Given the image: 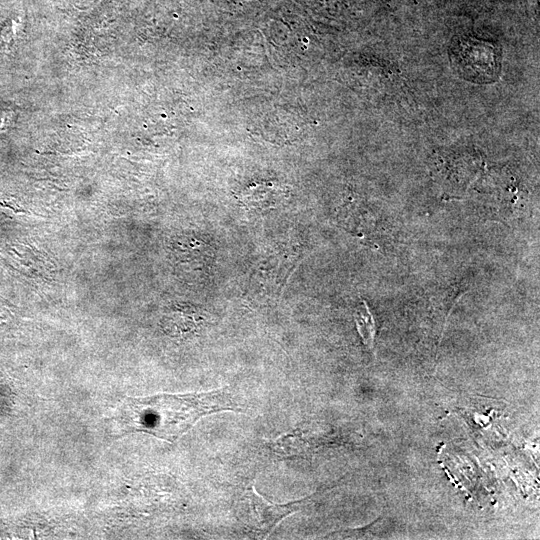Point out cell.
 Returning <instances> with one entry per match:
<instances>
[{
    "instance_id": "obj_4",
    "label": "cell",
    "mask_w": 540,
    "mask_h": 540,
    "mask_svg": "<svg viewBox=\"0 0 540 540\" xmlns=\"http://www.w3.org/2000/svg\"><path fill=\"white\" fill-rule=\"evenodd\" d=\"M354 320L365 345L370 349H374V339L376 333V326L374 318L365 301L358 306L354 312Z\"/></svg>"
},
{
    "instance_id": "obj_3",
    "label": "cell",
    "mask_w": 540,
    "mask_h": 540,
    "mask_svg": "<svg viewBox=\"0 0 540 540\" xmlns=\"http://www.w3.org/2000/svg\"><path fill=\"white\" fill-rule=\"evenodd\" d=\"M285 186L274 183L253 184L238 194V199L250 208L265 209L279 205L286 199Z\"/></svg>"
},
{
    "instance_id": "obj_1",
    "label": "cell",
    "mask_w": 540,
    "mask_h": 540,
    "mask_svg": "<svg viewBox=\"0 0 540 540\" xmlns=\"http://www.w3.org/2000/svg\"><path fill=\"white\" fill-rule=\"evenodd\" d=\"M223 411H243L229 387L201 393L127 398L118 419L126 431L144 432L174 442L201 417Z\"/></svg>"
},
{
    "instance_id": "obj_2",
    "label": "cell",
    "mask_w": 540,
    "mask_h": 540,
    "mask_svg": "<svg viewBox=\"0 0 540 540\" xmlns=\"http://www.w3.org/2000/svg\"><path fill=\"white\" fill-rule=\"evenodd\" d=\"M302 503L303 501L287 504L271 503L257 493L253 484L243 494L241 518L256 534L266 537L284 518L296 513L302 507Z\"/></svg>"
}]
</instances>
